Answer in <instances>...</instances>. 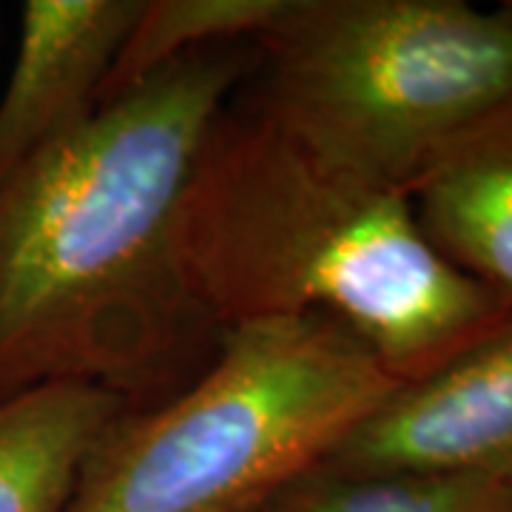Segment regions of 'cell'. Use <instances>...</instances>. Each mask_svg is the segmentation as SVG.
Here are the masks:
<instances>
[{"mask_svg": "<svg viewBox=\"0 0 512 512\" xmlns=\"http://www.w3.org/2000/svg\"><path fill=\"white\" fill-rule=\"evenodd\" d=\"M254 46L256 109L407 197L512 106V0H288Z\"/></svg>", "mask_w": 512, "mask_h": 512, "instance_id": "277c9868", "label": "cell"}, {"mask_svg": "<svg viewBox=\"0 0 512 512\" xmlns=\"http://www.w3.org/2000/svg\"><path fill=\"white\" fill-rule=\"evenodd\" d=\"M92 384H40L0 396V512H63L86 458L128 413Z\"/></svg>", "mask_w": 512, "mask_h": 512, "instance_id": "ba28073f", "label": "cell"}, {"mask_svg": "<svg viewBox=\"0 0 512 512\" xmlns=\"http://www.w3.org/2000/svg\"><path fill=\"white\" fill-rule=\"evenodd\" d=\"M177 254L222 330L328 316L402 384L512 316L430 242L407 194L336 168L254 103L228 106L208 131L177 211Z\"/></svg>", "mask_w": 512, "mask_h": 512, "instance_id": "7a4b0ae2", "label": "cell"}, {"mask_svg": "<svg viewBox=\"0 0 512 512\" xmlns=\"http://www.w3.org/2000/svg\"><path fill=\"white\" fill-rule=\"evenodd\" d=\"M319 467L512 476V316L439 370L399 384Z\"/></svg>", "mask_w": 512, "mask_h": 512, "instance_id": "5b68a950", "label": "cell"}, {"mask_svg": "<svg viewBox=\"0 0 512 512\" xmlns=\"http://www.w3.org/2000/svg\"><path fill=\"white\" fill-rule=\"evenodd\" d=\"M288 0H143L111 63L100 106L160 74L171 63L205 49L234 46L271 29Z\"/></svg>", "mask_w": 512, "mask_h": 512, "instance_id": "9c48e42d", "label": "cell"}, {"mask_svg": "<svg viewBox=\"0 0 512 512\" xmlns=\"http://www.w3.org/2000/svg\"><path fill=\"white\" fill-rule=\"evenodd\" d=\"M399 384L328 316L231 325L185 390L111 424L63 512H254Z\"/></svg>", "mask_w": 512, "mask_h": 512, "instance_id": "3957f363", "label": "cell"}, {"mask_svg": "<svg viewBox=\"0 0 512 512\" xmlns=\"http://www.w3.org/2000/svg\"><path fill=\"white\" fill-rule=\"evenodd\" d=\"M254 512H512V476H348L316 467L282 487Z\"/></svg>", "mask_w": 512, "mask_h": 512, "instance_id": "30bf717a", "label": "cell"}, {"mask_svg": "<svg viewBox=\"0 0 512 512\" xmlns=\"http://www.w3.org/2000/svg\"><path fill=\"white\" fill-rule=\"evenodd\" d=\"M410 202L441 254L512 302V106L441 157Z\"/></svg>", "mask_w": 512, "mask_h": 512, "instance_id": "52a82bcc", "label": "cell"}, {"mask_svg": "<svg viewBox=\"0 0 512 512\" xmlns=\"http://www.w3.org/2000/svg\"><path fill=\"white\" fill-rule=\"evenodd\" d=\"M143 0H26L0 94V185L83 126Z\"/></svg>", "mask_w": 512, "mask_h": 512, "instance_id": "8992f818", "label": "cell"}, {"mask_svg": "<svg viewBox=\"0 0 512 512\" xmlns=\"http://www.w3.org/2000/svg\"><path fill=\"white\" fill-rule=\"evenodd\" d=\"M256 46L171 63L0 185V396L92 384L131 410L211 365L222 328L177 254V211Z\"/></svg>", "mask_w": 512, "mask_h": 512, "instance_id": "6da1fadb", "label": "cell"}]
</instances>
